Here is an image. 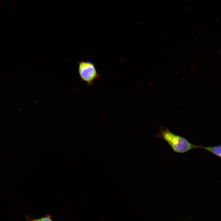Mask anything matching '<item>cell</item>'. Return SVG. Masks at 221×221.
<instances>
[{
    "mask_svg": "<svg viewBox=\"0 0 221 221\" xmlns=\"http://www.w3.org/2000/svg\"><path fill=\"white\" fill-rule=\"evenodd\" d=\"M41 221H53L51 219V217L48 214L40 218Z\"/></svg>",
    "mask_w": 221,
    "mask_h": 221,
    "instance_id": "cell-4",
    "label": "cell"
},
{
    "mask_svg": "<svg viewBox=\"0 0 221 221\" xmlns=\"http://www.w3.org/2000/svg\"><path fill=\"white\" fill-rule=\"evenodd\" d=\"M199 148L204 149L212 153L214 155L221 157V146L212 147H204L200 146Z\"/></svg>",
    "mask_w": 221,
    "mask_h": 221,
    "instance_id": "cell-3",
    "label": "cell"
},
{
    "mask_svg": "<svg viewBox=\"0 0 221 221\" xmlns=\"http://www.w3.org/2000/svg\"><path fill=\"white\" fill-rule=\"evenodd\" d=\"M156 137L165 140L173 150L178 153H184L200 146L194 145L184 138L173 133L166 127H160Z\"/></svg>",
    "mask_w": 221,
    "mask_h": 221,
    "instance_id": "cell-1",
    "label": "cell"
},
{
    "mask_svg": "<svg viewBox=\"0 0 221 221\" xmlns=\"http://www.w3.org/2000/svg\"><path fill=\"white\" fill-rule=\"evenodd\" d=\"M78 71L81 80L88 86L92 85L100 77L95 64L89 61L78 62Z\"/></svg>",
    "mask_w": 221,
    "mask_h": 221,
    "instance_id": "cell-2",
    "label": "cell"
},
{
    "mask_svg": "<svg viewBox=\"0 0 221 221\" xmlns=\"http://www.w3.org/2000/svg\"><path fill=\"white\" fill-rule=\"evenodd\" d=\"M29 221H41L40 218L37 219H31L29 220Z\"/></svg>",
    "mask_w": 221,
    "mask_h": 221,
    "instance_id": "cell-5",
    "label": "cell"
}]
</instances>
